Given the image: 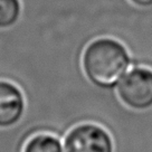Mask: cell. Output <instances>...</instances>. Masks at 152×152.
Wrapping results in <instances>:
<instances>
[{
    "label": "cell",
    "mask_w": 152,
    "mask_h": 152,
    "mask_svg": "<svg viewBox=\"0 0 152 152\" xmlns=\"http://www.w3.org/2000/svg\"><path fill=\"white\" fill-rule=\"evenodd\" d=\"M132 57L125 45L112 37L93 39L82 54V68L91 84L111 90L130 69Z\"/></svg>",
    "instance_id": "6da1fadb"
},
{
    "label": "cell",
    "mask_w": 152,
    "mask_h": 152,
    "mask_svg": "<svg viewBox=\"0 0 152 152\" xmlns=\"http://www.w3.org/2000/svg\"><path fill=\"white\" fill-rule=\"evenodd\" d=\"M118 99L133 112H148L152 109V69L135 66L116 85Z\"/></svg>",
    "instance_id": "7a4b0ae2"
},
{
    "label": "cell",
    "mask_w": 152,
    "mask_h": 152,
    "mask_svg": "<svg viewBox=\"0 0 152 152\" xmlns=\"http://www.w3.org/2000/svg\"><path fill=\"white\" fill-rule=\"evenodd\" d=\"M65 152H115V141L106 128L93 122L76 124L66 133Z\"/></svg>",
    "instance_id": "3957f363"
},
{
    "label": "cell",
    "mask_w": 152,
    "mask_h": 152,
    "mask_svg": "<svg viewBox=\"0 0 152 152\" xmlns=\"http://www.w3.org/2000/svg\"><path fill=\"white\" fill-rule=\"evenodd\" d=\"M26 111L23 91L12 82L0 80V129L12 128L21 121Z\"/></svg>",
    "instance_id": "277c9868"
},
{
    "label": "cell",
    "mask_w": 152,
    "mask_h": 152,
    "mask_svg": "<svg viewBox=\"0 0 152 152\" xmlns=\"http://www.w3.org/2000/svg\"><path fill=\"white\" fill-rule=\"evenodd\" d=\"M23 152H65L61 139L50 133H37L27 140Z\"/></svg>",
    "instance_id": "5b68a950"
},
{
    "label": "cell",
    "mask_w": 152,
    "mask_h": 152,
    "mask_svg": "<svg viewBox=\"0 0 152 152\" xmlns=\"http://www.w3.org/2000/svg\"><path fill=\"white\" fill-rule=\"evenodd\" d=\"M21 14L19 0H0V29H8L18 23Z\"/></svg>",
    "instance_id": "8992f818"
},
{
    "label": "cell",
    "mask_w": 152,
    "mask_h": 152,
    "mask_svg": "<svg viewBox=\"0 0 152 152\" xmlns=\"http://www.w3.org/2000/svg\"><path fill=\"white\" fill-rule=\"evenodd\" d=\"M138 7H150L152 6V0H130Z\"/></svg>",
    "instance_id": "52a82bcc"
}]
</instances>
